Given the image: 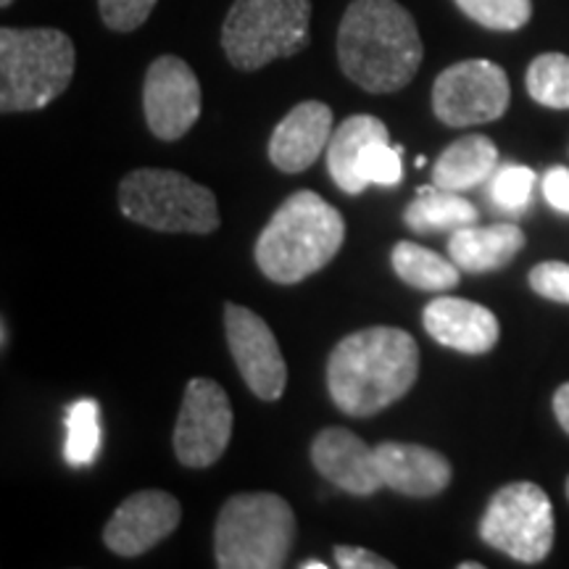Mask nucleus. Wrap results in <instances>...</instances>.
<instances>
[{"instance_id":"nucleus-1","label":"nucleus","mask_w":569,"mask_h":569,"mask_svg":"<svg viewBox=\"0 0 569 569\" xmlns=\"http://www.w3.org/2000/svg\"><path fill=\"white\" fill-rule=\"evenodd\" d=\"M419 346L401 327H365L332 348L327 390L348 417H375L415 388Z\"/></svg>"},{"instance_id":"nucleus-2","label":"nucleus","mask_w":569,"mask_h":569,"mask_svg":"<svg viewBox=\"0 0 569 569\" xmlns=\"http://www.w3.org/2000/svg\"><path fill=\"white\" fill-rule=\"evenodd\" d=\"M425 59L417 21L396 0H353L338 30V61L367 92H398Z\"/></svg>"},{"instance_id":"nucleus-3","label":"nucleus","mask_w":569,"mask_h":569,"mask_svg":"<svg viewBox=\"0 0 569 569\" xmlns=\"http://www.w3.org/2000/svg\"><path fill=\"white\" fill-rule=\"evenodd\" d=\"M346 222L336 206L311 190L284 198L256 243V264L277 284H296L336 259Z\"/></svg>"},{"instance_id":"nucleus-4","label":"nucleus","mask_w":569,"mask_h":569,"mask_svg":"<svg viewBox=\"0 0 569 569\" xmlns=\"http://www.w3.org/2000/svg\"><path fill=\"white\" fill-rule=\"evenodd\" d=\"M74 42L51 27L0 30V111H40L53 103L74 77Z\"/></svg>"},{"instance_id":"nucleus-5","label":"nucleus","mask_w":569,"mask_h":569,"mask_svg":"<svg viewBox=\"0 0 569 569\" xmlns=\"http://www.w3.org/2000/svg\"><path fill=\"white\" fill-rule=\"evenodd\" d=\"M296 540L293 507L277 493H238L219 509L213 557L222 569H280Z\"/></svg>"},{"instance_id":"nucleus-6","label":"nucleus","mask_w":569,"mask_h":569,"mask_svg":"<svg viewBox=\"0 0 569 569\" xmlns=\"http://www.w3.org/2000/svg\"><path fill=\"white\" fill-rule=\"evenodd\" d=\"M119 206L127 219L159 232L209 234L219 227L217 196L172 169H134L124 174Z\"/></svg>"},{"instance_id":"nucleus-7","label":"nucleus","mask_w":569,"mask_h":569,"mask_svg":"<svg viewBox=\"0 0 569 569\" xmlns=\"http://www.w3.org/2000/svg\"><path fill=\"white\" fill-rule=\"evenodd\" d=\"M311 0H234L222 48L234 69L256 71L309 46Z\"/></svg>"},{"instance_id":"nucleus-8","label":"nucleus","mask_w":569,"mask_h":569,"mask_svg":"<svg viewBox=\"0 0 569 569\" xmlns=\"http://www.w3.org/2000/svg\"><path fill=\"white\" fill-rule=\"evenodd\" d=\"M551 498L536 482H509L490 498L480 519V538L490 549L522 565H538L553 549Z\"/></svg>"},{"instance_id":"nucleus-9","label":"nucleus","mask_w":569,"mask_h":569,"mask_svg":"<svg viewBox=\"0 0 569 569\" xmlns=\"http://www.w3.org/2000/svg\"><path fill=\"white\" fill-rule=\"evenodd\" d=\"M509 77L486 59L459 61L432 84V111L448 127H472L501 119L509 109Z\"/></svg>"},{"instance_id":"nucleus-10","label":"nucleus","mask_w":569,"mask_h":569,"mask_svg":"<svg viewBox=\"0 0 569 569\" xmlns=\"http://www.w3.org/2000/svg\"><path fill=\"white\" fill-rule=\"evenodd\" d=\"M232 438V403L219 382L196 377L182 396L174 425V453L184 467L203 469L222 459Z\"/></svg>"},{"instance_id":"nucleus-11","label":"nucleus","mask_w":569,"mask_h":569,"mask_svg":"<svg viewBox=\"0 0 569 569\" xmlns=\"http://www.w3.org/2000/svg\"><path fill=\"white\" fill-rule=\"evenodd\" d=\"M201 82L188 61L177 56H159L148 67L142 82V111L148 130L159 140H180L193 130L201 117Z\"/></svg>"},{"instance_id":"nucleus-12","label":"nucleus","mask_w":569,"mask_h":569,"mask_svg":"<svg viewBox=\"0 0 569 569\" xmlns=\"http://www.w3.org/2000/svg\"><path fill=\"white\" fill-rule=\"evenodd\" d=\"M224 332L238 372L251 393L261 401H277L288 386V365L269 325L246 306L227 303Z\"/></svg>"},{"instance_id":"nucleus-13","label":"nucleus","mask_w":569,"mask_h":569,"mask_svg":"<svg viewBox=\"0 0 569 569\" xmlns=\"http://www.w3.org/2000/svg\"><path fill=\"white\" fill-rule=\"evenodd\" d=\"M182 507L167 490H140L124 498L103 528V543L117 557L132 559L151 551L180 528Z\"/></svg>"},{"instance_id":"nucleus-14","label":"nucleus","mask_w":569,"mask_h":569,"mask_svg":"<svg viewBox=\"0 0 569 569\" xmlns=\"http://www.w3.org/2000/svg\"><path fill=\"white\" fill-rule=\"evenodd\" d=\"M311 465L322 478L351 496H375L386 488L377 469L375 446L369 448L346 427H327L319 432L311 443Z\"/></svg>"},{"instance_id":"nucleus-15","label":"nucleus","mask_w":569,"mask_h":569,"mask_svg":"<svg viewBox=\"0 0 569 569\" xmlns=\"http://www.w3.org/2000/svg\"><path fill=\"white\" fill-rule=\"evenodd\" d=\"M422 322L436 343L459 353H488L501 338V325L488 306L453 296L427 303Z\"/></svg>"},{"instance_id":"nucleus-16","label":"nucleus","mask_w":569,"mask_h":569,"mask_svg":"<svg viewBox=\"0 0 569 569\" xmlns=\"http://www.w3.org/2000/svg\"><path fill=\"white\" fill-rule=\"evenodd\" d=\"M332 140V111L322 101L298 103L269 138V161L284 174L306 172Z\"/></svg>"},{"instance_id":"nucleus-17","label":"nucleus","mask_w":569,"mask_h":569,"mask_svg":"<svg viewBox=\"0 0 569 569\" xmlns=\"http://www.w3.org/2000/svg\"><path fill=\"white\" fill-rule=\"evenodd\" d=\"M377 469L382 486L411 498H432L451 486L453 469L443 453L417 443H388L375 446Z\"/></svg>"},{"instance_id":"nucleus-18","label":"nucleus","mask_w":569,"mask_h":569,"mask_svg":"<svg viewBox=\"0 0 569 569\" xmlns=\"http://www.w3.org/2000/svg\"><path fill=\"white\" fill-rule=\"evenodd\" d=\"M525 248V232L519 224L498 222L490 227L467 224L453 230L448 240V256L461 272L486 274L503 269Z\"/></svg>"},{"instance_id":"nucleus-19","label":"nucleus","mask_w":569,"mask_h":569,"mask_svg":"<svg viewBox=\"0 0 569 569\" xmlns=\"http://www.w3.org/2000/svg\"><path fill=\"white\" fill-rule=\"evenodd\" d=\"M390 140V132L382 119L369 117V113H356L348 117L343 124L332 132L330 146H327V169H330L332 182L348 196H361L367 184L359 177V161L372 142Z\"/></svg>"},{"instance_id":"nucleus-20","label":"nucleus","mask_w":569,"mask_h":569,"mask_svg":"<svg viewBox=\"0 0 569 569\" xmlns=\"http://www.w3.org/2000/svg\"><path fill=\"white\" fill-rule=\"evenodd\" d=\"M498 148L486 134H467L446 148L432 167V182L443 190H472L496 174Z\"/></svg>"},{"instance_id":"nucleus-21","label":"nucleus","mask_w":569,"mask_h":569,"mask_svg":"<svg viewBox=\"0 0 569 569\" xmlns=\"http://www.w3.org/2000/svg\"><path fill=\"white\" fill-rule=\"evenodd\" d=\"M403 222L419 234L461 230V227L478 222V209L467 198L432 182L427 188H419L417 201H411L409 209L403 211Z\"/></svg>"},{"instance_id":"nucleus-22","label":"nucleus","mask_w":569,"mask_h":569,"mask_svg":"<svg viewBox=\"0 0 569 569\" xmlns=\"http://www.w3.org/2000/svg\"><path fill=\"white\" fill-rule=\"evenodd\" d=\"M390 264L403 282L417 290H430V293H443L459 284L461 269L451 259H443L430 248L401 240L390 253Z\"/></svg>"},{"instance_id":"nucleus-23","label":"nucleus","mask_w":569,"mask_h":569,"mask_svg":"<svg viewBox=\"0 0 569 569\" xmlns=\"http://www.w3.org/2000/svg\"><path fill=\"white\" fill-rule=\"evenodd\" d=\"M101 448V407L92 398L71 403L67 415V461L71 467H90Z\"/></svg>"},{"instance_id":"nucleus-24","label":"nucleus","mask_w":569,"mask_h":569,"mask_svg":"<svg viewBox=\"0 0 569 569\" xmlns=\"http://www.w3.org/2000/svg\"><path fill=\"white\" fill-rule=\"evenodd\" d=\"M530 98L546 109L569 111V56L543 53L530 63L528 77Z\"/></svg>"},{"instance_id":"nucleus-25","label":"nucleus","mask_w":569,"mask_h":569,"mask_svg":"<svg viewBox=\"0 0 569 569\" xmlns=\"http://www.w3.org/2000/svg\"><path fill=\"white\" fill-rule=\"evenodd\" d=\"M457 6L480 27L496 32L522 30L532 17V0H457Z\"/></svg>"},{"instance_id":"nucleus-26","label":"nucleus","mask_w":569,"mask_h":569,"mask_svg":"<svg viewBox=\"0 0 569 569\" xmlns=\"http://www.w3.org/2000/svg\"><path fill=\"white\" fill-rule=\"evenodd\" d=\"M532 190H536V172L519 163H507L496 169L490 180V201L503 213H522L530 206Z\"/></svg>"},{"instance_id":"nucleus-27","label":"nucleus","mask_w":569,"mask_h":569,"mask_svg":"<svg viewBox=\"0 0 569 569\" xmlns=\"http://www.w3.org/2000/svg\"><path fill=\"white\" fill-rule=\"evenodd\" d=\"M401 146H390V140H377L367 148L359 161V177L367 184H382V188H393L401 182Z\"/></svg>"},{"instance_id":"nucleus-28","label":"nucleus","mask_w":569,"mask_h":569,"mask_svg":"<svg viewBox=\"0 0 569 569\" xmlns=\"http://www.w3.org/2000/svg\"><path fill=\"white\" fill-rule=\"evenodd\" d=\"M159 0H98L103 24L113 32H132L151 17Z\"/></svg>"},{"instance_id":"nucleus-29","label":"nucleus","mask_w":569,"mask_h":569,"mask_svg":"<svg viewBox=\"0 0 569 569\" xmlns=\"http://www.w3.org/2000/svg\"><path fill=\"white\" fill-rule=\"evenodd\" d=\"M530 288L538 296L557 303H569V264L565 261H543L530 269Z\"/></svg>"},{"instance_id":"nucleus-30","label":"nucleus","mask_w":569,"mask_h":569,"mask_svg":"<svg viewBox=\"0 0 569 569\" xmlns=\"http://www.w3.org/2000/svg\"><path fill=\"white\" fill-rule=\"evenodd\" d=\"M336 557V565L343 569H393L396 565L380 553L369 551V549H359V546H336L332 551Z\"/></svg>"},{"instance_id":"nucleus-31","label":"nucleus","mask_w":569,"mask_h":569,"mask_svg":"<svg viewBox=\"0 0 569 569\" xmlns=\"http://www.w3.org/2000/svg\"><path fill=\"white\" fill-rule=\"evenodd\" d=\"M543 196H546V201H549V206H553V209L561 213H569V169L553 167L546 172Z\"/></svg>"},{"instance_id":"nucleus-32","label":"nucleus","mask_w":569,"mask_h":569,"mask_svg":"<svg viewBox=\"0 0 569 569\" xmlns=\"http://www.w3.org/2000/svg\"><path fill=\"white\" fill-rule=\"evenodd\" d=\"M553 415H557L561 430L569 436V382H565V386L553 393Z\"/></svg>"},{"instance_id":"nucleus-33","label":"nucleus","mask_w":569,"mask_h":569,"mask_svg":"<svg viewBox=\"0 0 569 569\" xmlns=\"http://www.w3.org/2000/svg\"><path fill=\"white\" fill-rule=\"evenodd\" d=\"M301 569H327V561H317V559H309L303 561Z\"/></svg>"},{"instance_id":"nucleus-34","label":"nucleus","mask_w":569,"mask_h":569,"mask_svg":"<svg viewBox=\"0 0 569 569\" xmlns=\"http://www.w3.org/2000/svg\"><path fill=\"white\" fill-rule=\"evenodd\" d=\"M0 327H3V330H0V336H3V343H0V346H3V351H6V348H9V322L3 319Z\"/></svg>"},{"instance_id":"nucleus-35","label":"nucleus","mask_w":569,"mask_h":569,"mask_svg":"<svg viewBox=\"0 0 569 569\" xmlns=\"http://www.w3.org/2000/svg\"><path fill=\"white\" fill-rule=\"evenodd\" d=\"M461 569H482V565H478V561H465V565H459Z\"/></svg>"},{"instance_id":"nucleus-36","label":"nucleus","mask_w":569,"mask_h":569,"mask_svg":"<svg viewBox=\"0 0 569 569\" xmlns=\"http://www.w3.org/2000/svg\"><path fill=\"white\" fill-rule=\"evenodd\" d=\"M13 3V0H0V6H3V9H6V6H11Z\"/></svg>"},{"instance_id":"nucleus-37","label":"nucleus","mask_w":569,"mask_h":569,"mask_svg":"<svg viewBox=\"0 0 569 569\" xmlns=\"http://www.w3.org/2000/svg\"><path fill=\"white\" fill-rule=\"evenodd\" d=\"M567 498H569V480H567Z\"/></svg>"}]
</instances>
